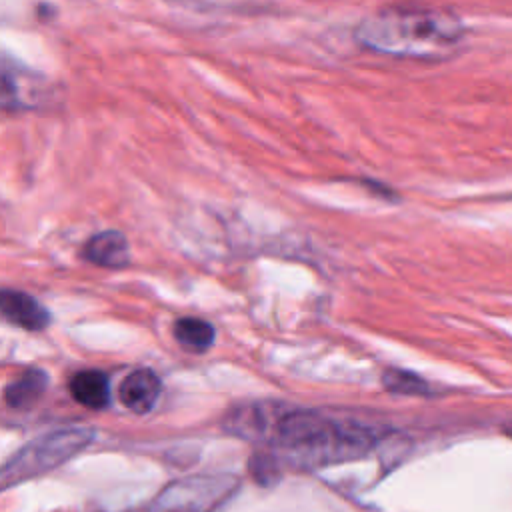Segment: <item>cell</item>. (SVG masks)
I'll use <instances>...</instances> for the list:
<instances>
[{"label": "cell", "mask_w": 512, "mask_h": 512, "mask_svg": "<svg viewBox=\"0 0 512 512\" xmlns=\"http://www.w3.org/2000/svg\"><path fill=\"white\" fill-rule=\"evenodd\" d=\"M378 440L380 432L366 422L284 406L268 444L296 464L326 466L362 458Z\"/></svg>", "instance_id": "6da1fadb"}, {"label": "cell", "mask_w": 512, "mask_h": 512, "mask_svg": "<svg viewBox=\"0 0 512 512\" xmlns=\"http://www.w3.org/2000/svg\"><path fill=\"white\" fill-rule=\"evenodd\" d=\"M356 36L376 52L436 58L462 40V24L456 16L438 8H388L366 18Z\"/></svg>", "instance_id": "7a4b0ae2"}, {"label": "cell", "mask_w": 512, "mask_h": 512, "mask_svg": "<svg viewBox=\"0 0 512 512\" xmlns=\"http://www.w3.org/2000/svg\"><path fill=\"white\" fill-rule=\"evenodd\" d=\"M92 438L94 430L84 426H70L38 436L2 466V488L6 490L14 484L26 482L58 468L60 464L82 452L92 442Z\"/></svg>", "instance_id": "3957f363"}, {"label": "cell", "mask_w": 512, "mask_h": 512, "mask_svg": "<svg viewBox=\"0 0 512 512\" xmlns=\"http://www.w3.org/2000/svg\"><path fill=\"white\" fill-rule=\"evenodd\" d=\"M238 488L228 474L192 476L168 484L150 504L138 512H214Z\"/></svg>", "instance_id": "277c9868"}, {"label": "cell", "mask_w": 512, "mask_h": 512, "mask_svg": "<svg viewBox=\"0 0 512 512\" xmlns=\"http://www.w3.org/2000/svg\"><path fill=\"white\" fill-rule=\"evenodd\" d=\"M282 408H284V404H276V402L240 404L226 414L224 428L230 434L240 436L244 440L268 444L274 422H276L278 414L282 412Z\"/></svg>", "instance_id": "5b68a950"}, {"label": "cell", "mask_w": 512, "mask_h": 512, "mask_svg": "<svg viewBox=\"0 0 512 512\" xmlns=\"http://www.w3.org/2000/svg\"><path fill=\"white\" fill-rule=\"evenodd\" d=\"M0 310L8 322L24 330H42L50 322L48 310L34 296L20 290H2Z\"/></svg>", "instance_id": "8992f818"}, {"label": "cell", "mask_w": 512, "mask_h": 512, "mask_svg": "<svg viewBox=\"0 0 512 512\" xmlns=\"http://www.w3.org/2000/svg\"><path fill=\"white\" fill-rule=\"evenodd\" d=\"M160 388H162L160 378L152 370L140 368V370L130 372L122 380V384L118 388V396H120V402L128 410H132L136 414H146L156 404Z\"/></svg>", "instance_id": "52a82bcc"}, {"label": "cell", "mask_w": 512, "mask_h": 512, "mask_svg": "<svg viewBox=\"0 0 512 512\" xmlns=\"http://www.w3.org/2000/svg\"><path fill=\"white\" fill-rule=\"evenodd\" d=\"M82 256L102 268H124L130 262V246L120 232L104 230L84 244Z\"/></svg>", "instance_id": "ba28073f"}, {"label": "cell", "mask_w": 512, "mask_h": 512, "mask_svg": "<svg viewBox=\"0 0 512 512\" xmlns=\"http://www.w3.org/2000/svg\"><path fill=\"white\" fill-rule=\"evenodd\" d=\"M70 394L78 404L92 410H100L108 406V400H110L108 376L100 370L76 372L70 378Z\"/></svg>", "instance_id": "9c48e42d"}, {"label": "cell", "mask_w": 512, "mask_h": 512, "mask_svg": "<svg viewBox=\"0 0 512 512\" xmlns=\"http://www.w3.org/2000/svg\"><path fill=\"white\" fill-rule=\"evenodd\" d=\"M46 384H48L46 374L38 368H30L4 388V400L10 408L30 406L44 394Z\"/></svg>", "instance_id": "30bf717a"}, {"label": "cell", "mask_w": 512, "mask_h": 512, "mask_svg": "<svg viewBox=\"0 0 512 512\" xmlns=\"http://www.w3.org/2000/svg\"><path fill=\"white\" fill-rule=\"evenodd\" d=\"M174 336L186 350L204 352L214 342V326L202 318H180L174 324Z\"/></svg>", "instance_id": "8fae6325"}, {"label": "cell", "mask_w": 512, "mask_h": 512, "mask_svg": "<svg viewBox=\"0 0 512 512\" xmlns=\"http://www.w3.org/2000/svg\"><path fill=\"white\" fill-rule=\"evenodd\" d=\"M382 384L396 394H410V396H420V394H428V382H424L420 376L408 372V370H386L382 374Z\"/></svg>", "instance_id": "7c38bea8"}, {"label": "cell", "mask_w": 512, "mask_h": 512, "mask_svg": "<svg viewBox=\"0 0 512 512\" xmlns=\"http://www.w3.org/2000/svg\"><path fill=\"white\" fill-rule=\"evenodd\" d=\"M250 472L260 484H272L280 478V468L270 454H254L250 460Z\"/></svg>", "instance_id": "4fadbf2b"}, {"label": "cell", "mask_w": 512, "mask_h": 512, "mask_svg": "<svg viewBox=\"0 0 512 512\" xmlns=\"http://www.w3.org/2000/svg\"><path fill=\"white\" fill-rule=\"evenodd\" d=\"M506 434H508V436H512V424H508V426H506Z\"/></svg>", "instance_id": "5bb4252c"}]
</instances>
